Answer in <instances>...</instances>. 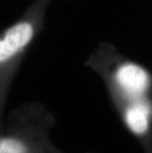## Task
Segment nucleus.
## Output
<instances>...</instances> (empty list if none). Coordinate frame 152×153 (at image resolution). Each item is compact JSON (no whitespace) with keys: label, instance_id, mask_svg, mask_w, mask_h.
<instances>
[{"label":"nucleus","instance_id":"nucleus-1","mask_svg":"<svg viewBox=\"0 0 152 153\" xmlns=\"http://www.w3.org/2000/svg\"><path fill=\"white\" fill-rule=\"evenodd\" d=\"M85 64L103 78L118 109L150 98L151 72L140 63L122 55L116 45L100 43Z\"/></svg>","mask_w":152,"mask_h":153},{"label":"nucleus","instance_id":"nucleus-2","mask_svg":"<svg viewBox=\"0 0 152 153\" xmlns=\"http://www.w3.org/2000/svg\"><path fill=\"white\" fill-rule=\"evenodd\" d=\"M53 115L40 103L12 110L0 131V153H64L50 140Z\"/></svg>","mask_w":152,"mask_h":153},{"label":"nucleus","instance_id":"nucleus-3","mask_svg":"<svg viewBox=\"0 0 152 153\" xmlns=\"http://www.w3.org/2000/svg\"><path fill=\"white\" fill-rule=\"evenodd\" d=\"M50 0H37L20 20L0 36V131L4 126V108L16 70L36 36L42 30Z\"/></svg>","mask_w":152,"mask_h":153},{"label":"nucleus","instance_id":"nucleus-4","mask_svg":"<svg viewBox=\"0 0 152 153\" xmlns=\"http://www.w3.org/2000/svg\"><path fill=\"white\" fill-rule=\"evenodd\" d=\"M119 110L125 125L131 133L137 136H144L149 132L152 125L151 98L128 104Z\"/></svg>","mask_w":152,"mask_h":153}]
</instances>
